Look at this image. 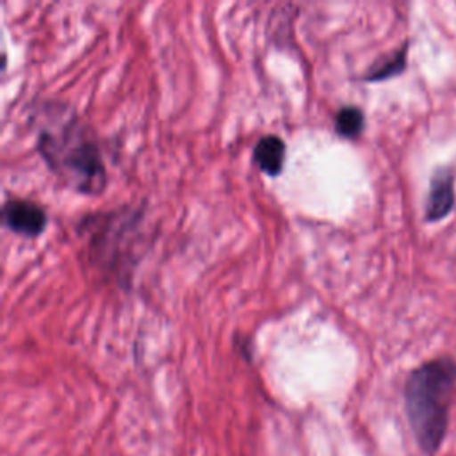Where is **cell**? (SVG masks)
<instances>
[{"instance_id": "7", "label": "cell", "mask_w": 456, "mask_h": 456, "mask_svg": "<svg viewBox=\"0 0 456 456\" xmlns=\"http://www.w3.org/2000/svg\"><path fill=\"white\" fill-rule=\"evenodd\" d=\"M363 112L354 107V105H346L342 109H338L337 116H335V130L338 135L347 137V139H354L362 134L363 130Z\"/></svg>"}, {"instance_id": "3", "label": "cell", "mask_w": 456, "mask_h": 456, "mask_svg": "<svg viewBox=\"0 0 456 456\" xmlns=\"http://www.w3.org/2000/svg\"><path fill=\"white\" fill-rule=\"evenodd\" d=\"M2 214H4V223L9 230L27 237L39 235L46 226L45 208L30 200L12 198L5 201Z\"/></svg>"}, {"instance_id": "4", "label": "cell", "mask_w": 456, "mask_h": 456, "mask_svg": "<svg viewBox=\"0 0 456 456\" xmlns=\"http://www.w3.org/2000/svg\"><path fill=\"white\" fill-rule=\"evenodd\" d=\"M454 207V176L447 167H440L431 176L429 192L426 200V219L440 221Z\"/></svg>"}, {"instance_id": "6", "label": "cell", "mask_w": 456, "mask_h": 456, "mask_svg": "<svg viewBox=\"0 0 456 456\" xmlns=\"http://www.w3.org/2000/svg\"><path fill=\"white\" fill-rule=\"evenodd\" d=\"M406 52H408V45H403L390 57H385V59L378 61L374 66H370L367 69V73L363 75V80L379 82V80H387L390 77L399 75L406 66Z\"/></svg>"}, {"instance_id": "5", "label": "cell", "mask_w": 456, "mask_h": 456, "mask_svg": "<svg viewBox=\"0 0 456 456\" xmlns=\"http://www.w3.org/2000/svg\"><path fill=\"white\" fill-rule=\"evenodd\" d=\"M253 159L264 173L276 176L283 169L285 142L281 141V137H278L274 134H267V135L260 137L258 142L255 144Z\"/></svg>"}, {"instance_id": "2", "label": "cell", "mask_w": 456, "mask_h": 456, "mask_svg": "<svg viewBox=\"0 0 456 456\" xmlns=\"http://www.w3.org/2000/svg\"><path fill=\"white\" fill-rule=\"evenodd\" d=\"M454 383L456 363L449 356L429 360L406 378L404 404L408 422L420 451L426 454H435L445 438Z\"/></svg>"}, {"instance_id": "1", "label": "cell", "mask_w": 456, "mask_h": 456, "mask_svg": "<svg viewBox=\"0 0 456 456\" xmlns=\"http://www.w3.org/2000/svg\"><path fill=\"white\" fill-rule=\"evenodd\" d=\"M37 150L48 167L73 191L98 194L107 182L98 142L66 105L48 103L39 112Z\"/></svg>"}]
</instances>
